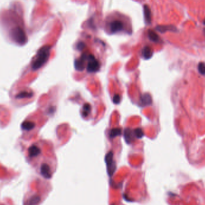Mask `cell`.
I'll list each match as a JSON object with an SVG mask.
<instances>
[{"label":"cell","instance_id":"5bb4252c","mask_svg":"<svg viewBox=\"0 0 205 205\" xmlns=\"http://www.w3.org/2000/svg\"><path fill=\"white\" fill-rule=\"evenodd\" d=\"M148 37L150 39L154 42H158L159 40V37L158 35L153 30L148 31Z\"/></svg>","mask_w":205,"mask_h":205},{"label":"cell","instance_id":"ba28073f","mask_svg":"<svg viewBox=\"0 0 205 205\" xmlns=\"http://www.w3.org/2000/svg\"><path fill=\"white\" fill-rule=\"evenodd\" d=\"M41 173L46 178H51V172L50 167L47 164H43L41 166Z\"/></svg>","mask_w":205,"mask_h":205},{"label":"cell","instance_id":"30bf717a","mask_svg":"<svg viewBox=\"0 0 205 205\" xmlns=\"http://www.w3.org/2000/svg\"><path fill=\"white\" fill-rule=\"evenodd\" d=\"M142 55L145 59H148L151 58L153 55V51L149 46H145L142 52Z\"/></svg>","mask_w":205,"mask_h":205},{"label":"cell","instance_id":"2e32d148","mask_svg":"<svg viewBox=\"0 0 205 205\" xmlns=\"http://www.w3.org/2000/svg\"><path fill=\"white\" fill-rule=\"evenodd\" d=\"M91 106L90 104L86 103L84 104L83 107V116L86 117L88 115V114L91 112Z\"/></svg>","mask_w":205,"mask_h":205},{"label":"cell","instance_id":"8992f818","mask_svg":"<svg viewBox=\"0 0 205 205\" xmlns=\"http://www.w3.org/2000/svg\"><path fill=\"white\" fill-rule=\"evenodd\" d=\"M156 30L161 33H164L167 31H173V32H176L177 28L172 25H158L156 27Z\"/></svg>","mask_w":205,"mask_h":205},{"label":"cell","instance_id":"3957f363","mask_svg":"<svg viewBox=\"0 0 205 205\" xmlns=\"http://www.w3.org/2000/svg\"><path fill=\"white\" fill-rule=\"evenodd\" d=\"M87 59L88 60L87 70L89 72H96L100 69V63L97 59H96L93 55H88Z\"/></svg>","mask_w":205,"mask_h":205},{"label":"cell","instance_id":"9a60e30c","mask_svg":"<svg viewBox=\"0 0 205 205\" xmlns=\"http://www.w3.org/2000/svg\"><path fill=\"white\" fill-rule=\"evenodd\" d=\"M142 102L144 105H150L152 102V99L149 94H145L142 97Z\"/></svg>","mask_w":205,"mask_h":205},{"label":"cell","instance_id":"ffe728a7","mask_svg":"<svg viewBox=\"0 0 205 205\" xmlns=\"http://www.w3.org/2000/svg\"><path fill=\"white\" fill-rule=\"evenodd\" d=\"M120 100H121L120 96L118 94L115 95L113 98V102L115 104H118L119 102H120Z\"/></svg>","mask_w":205,"mask_h":205},{"label":"cell","instance_id":"7c38bea8","mask_svg":"<svg viewBox=\"0 0 205 205\" xmlns=\"http://www.w3.org/2000/svg\"><path fill=\"white\" fill-rule=\"evenodd\" d=\"M33 96V93L28 91H22L16 96V99H22L25 98H31Z\"/></svg>","mask_w":205,"mask_h":205},{"label":"cell","instance_id":"e0dca14e","mask_svg":"<svg viewBox=\"0 0 205 205\" xmlns=\"http://www.w3.org/2000/svg\"><path fill=\"white\" fill-rule=\"evenodd\" d=\"M121 134V130L119 128H114L112 129L110 132V137L111 138H113L116 136H119Z\"/></svg>","mask_w":205,"mask_h":205},{"label":"cell","instance_id":"277c9868","mask_svg":"<svg viewBox=\"0 0 205 205\" xmlns=\"http://www.w3.org/2000/svg\"><path fill=\"white\" fill-rule=\"evenodd\" d=\"M105 161L107 164V169L108 174L110 176H112L116 169V166L115 161H113V155L112 152H109L106 155Z\"/></svg>","mask_w":205,"mask_h":205},{"label":"cell","instance_id":"7a4b0ae2","mask_svg":"<svg viewBox=\"0 0 205 205\" xmlns=\"http://www.w3.org/2000/svg\"><path fill=\"white\" fill-rule=\"evenodd\" d=\"M10 36L12 39L19 45H23L27 42V36L24 30L20 27L13 28L10 31Z\"/></svg>","mask_w":205,"mask_h":205},{"label":"cell","instance_id":"9c48e42d","mask_svg":"<svg viewBox=\"0 0 205 205\" xmlns=\"http://www.w3.org/2000/svg\"><path fill=\"white\" fill-rule=\"evenodd\" d=\"M41 151L40 148L35 145L31 146L28 149V154L31 157H36L40 154Z\"/></svg>","mask_w":205,"mask_h":205},{"label":"cell","instance_id":"5b68a950","mask_svg":"<svg viewBox=\"0 0 205 205\" xmlns=\"http://www.w3.org/2000/svg\"><path fill=\"white\" fill-rule=\"evenodd\" d=\"M124 28L123 24L121 21L116 20L110 24V30L113 33L121 31Z\"/></svg>","mask_w":205,"mask_h":205},{"label":"cell","instance_id":"4fadbf2b","mask_svg":"<svg viewBox=\"0 0 205 205\" xmlns=\"http://www.w3.org/2000/svg\"><path fill=\"white\" fill-rule=\"evenodd\" d=\"M85 60L84 59H82L81 57L79 59L76 60L75 61V68L77 70L79 71H82L84 70V62H85Z\"/></svg>","mask_w":205,"mask_h":205},{"label":"cell","instance_id":"44dd1931","mask_svg":"<svg viewBox=\"0 0 205 205\" xmlns=\"http://www.w3.org/2000/svg\"><path fill=\"white\" fill-rule=\"evenodd\" d=\"M85 44L83 43V42H80V43H79L78 44H77V49H79V50H82V49H83L84 48V47H85Z\"/></svg>","mask_w":205,"mask_h":205},{"label":"cell","instance_id":"8fae6325","mask_svg":"<svg viewBox=\"0 0 205 205\" xmlns=\"http://www.w3.org/2000/svg\"><path fill=\"white\" fill-rule=\"evenodd\" d=\"M35 127V123L31 121H25L24 122L22 125L21 127L24 130L30 131L33 129Z\"/></svg>","mask_w":205,"mask_h":205},{"label":"cell","instance_id":"ac0fdd59","mask_svg":"<svg viewBox=\"0 0 205 205\" xmlns=\"http://www.w3.org/2000/svg\"><path fill=\"white\" fill-rule=\"evenodd\" d=\"M198 70L201 74L205 75V62H199L198 65Z\"/></svg>","mask_w":205,"mask_h":205},{"label":"cell","instance_id":"7402d4cb","mask_svg":"<svg viewBox=\"0 0 205 205\" xmlns=\"http://www.w3.org/2000/svg\"><path fill=\"white\" fill-rule=\"evenodd\" d=\"M203 24H204V25H205V20H203Z\"/></svg>","mask_w":205,"mask_h":205},{"label":"cell","instance_id":"52a82bcc","mask_svg":"<svg viewBox=\"0 0 205 205\" xmlns=\"http://www.w3.org/2000/svg\"><path fill=\"white\" fill-rule=\"evenodd\" d=\"M144 18L147 24L150 25L151 23V11L148 5H145L144 7Z\"/></svg>","mask_w":205,"mask_h":205},{"label":"cell","instance_id":"d6986e66","mask_svg":"<svg viewBox=\"0 0 205 205\" xmlns=\"http://www.w3.org/2000/svg\"><path fill=\"white\" fill-rule=\"evenodd\" d=\"M134 133L137 138H141L144 136V132L140 128H137L134 130Z\"/></svg>","mask_w":205,"mask_h":205},{"label":"cell","instance_id":"603a6c76","mask_svg":"<svg viewBox=\"0 0 205 205\" xmlns=\"http://www.w3.org/2000/svg\"><path fill=\"white\" fill-rule=\"evenodd\" d=\"M204 32H205V30H204Z\"/></svg>","mask_w":205,"mask_h":205},{"label":"cell","instance_id":"6da1fadb","mask_svg":"<svg viewBox=\"0 0 205 205\" xmlns=\"http://www.w3.org/2000/svg\"><path fill=\"white\" fill-rule=\"evenodd\" d=\"M51 46H45L39 50L35 59L32 63V69L33 70H39L48 60L50 56Z\"/></svg>","mask_w":205,"mask_h":205}]
</instances>
